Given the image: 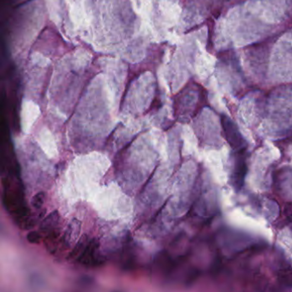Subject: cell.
Masks as SVG:
<instances>
[{"instance_id":"cell-1","label":"cell","mask_w":292,"mask_h":292,"mask_svg":"<svg viewBox=\"0 0 292 292\" xmlns=\"http://www.w3.org/2000/svg\"><path fill=\"white\" fill-rule=\"evenodd\" d=\"M221 125L224 131V137L231 148L236 152L244 151L247 146L246 141L242 136L235 122L226 115H222Z\"/></svg>"},{"instance_id":"cell-6","label":"cell","mask_w":292,"mask_h":292,"mask_svg":"<svg viewBox=\"0 0 292 292\" xmlns=\"http://www.w3.org/2000/svg\"><path fill=\"white\" fill-rule=\"evenodd\" d=\"M88 239V236L83 235L77 241V243L75 244L73 250L71 251V253L69 254L68 259L72 260V259H75V258H79V257L81 256V254L83 253V251L87 248L88 243H89Z\"/></svg>"},{"instance_id":"cell-9","label":"cell","mask_w":292,"mask_h":292,"mask_svg":"<svg viewBox=\"0 0 292 292\" xmlns=\"http://www.w3.org/2000/svg\"><path fill=\"white\" fill-rule=\"evenodd\" d=\"M41 237V234L39 233V231H33L27 235V240L29 241L30 244H39Z\"/></svg>"},{"instance_id":"cell-7","label":"cell","mask_w":292,"mask_h":292,"mask_svg":"<svg viewBox=\"0 0 292 292\" xmlns=\"http://www.w3.org/2000/svg\"><path fill=\"white\" fill-rule=\"evenodd\" d=\"M279 282L284 286L292 287V272L290 270H284L279 273Z\"/></svg>"},{"instance_id":"cell-5","label":"cell","mask_w":292,"mask_h":292,"mask_svg":"<svg viewBox=\"0 0 292 292\" xmlns=\"http://www.w3.org/2000/svg\"><path fill=\"white\" fill-rule=\"evenodd\" d=\"M59 218L60 216H59V212L57 210L52 212L47 217L43 219L41 224L39 225V231L46 233L55 230L57 225L59 224Z\"/></svg>"},{"instance_id":"cell-2","label":"cell","mask_w":292,"mask_h":292,"mask_svg":"<svg viewBox=\"0 0 292 292\" xmlns=\"http://www.w3.org/2000/svg\"><path fill=\"white\" fill-rule=\"evenodd\" d=\"M237 153V157L234 161L233 169L231 172V182L233 188L237 191H239L244 187L248 167L244 156V151Z\"/></svg>"},{"instance_id":"cell-8","label":"cell","mask_w":292,"mask_h":292,"mask_svg":"<svg viewBox=\"0 0 292 292\" xmlns=\"http://www.w3.org/2000/svg\"><path fill=\"white\" fill-rule=\"evenodd\" d=\"M45 200H46V194L44 192H39L33 196L31 205L33 208L39 210L42 208L43 205L45 203Z\"/></svg>"},{"instance_id":"cell-3","label":"cell","mask_w":292,"mask_h":292,"mask_svg":"<svg viewBox=\"0 0 292 292\" xmlns=\"http://www.w3.org/2000/svg\"><path fill=\"white\" fill-rule=\"evenodd\" d=\"M99 249V244L95 239L88 243V246L85 249L81 256L78 258V260L84 266H96L99 264H102V261L98 258L97 251Z\"/></svg>"},{"instance_id":"cell-4","label":"cell","mask_w":292,"mask_h":292,"mask_svg":"<svg viewBox=\"0 0 292 292\" xmlns=\"http://www.w3.org/2000/svg\"><path fill=\"white\" fill-rule=\"evenodd\" d=\"M81 221L78 220L76 219H73L69 224L68 228L65 231L63 238H62V242H63V244H65L66 248L72 247V243L77 239L80 231H81Z\"/></svg>"}]
</instances>
